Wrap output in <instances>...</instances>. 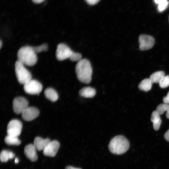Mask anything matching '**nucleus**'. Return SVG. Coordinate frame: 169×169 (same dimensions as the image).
<instances>
[{"instance_id": "f257e3e1", "label": "nucleus", "mask_w": 169, "mask_h": 169, "mask_svg": "<svg viewBox=\"0 0 169 169\" xmlns=\"http://www.w3.org/2000/svg\"><path fill=\"white\" fill-rule=\"evenodd\" d=\"M77 77L79 81L89 84L91 80L92 69L90 61L86 59H81L78 62L75 68Z\"/></svg>"}, {"instance_id": "f03ea898", "label": "nucleus", "mask_w": 169, "mask_h": 169, "mask_svg": "<svg viewBox=\"0 0 169 169\" xmlns=\"http://www.w3.org/2000/svg\"><path fill=\"white\" fill-rule=\"evenodd\" d=\"M18 60L28 66L34 65L37 61L36 53L33 47L25 46L21 48L17 53Z\"/></svg>"}, {"instance_id": "7ed1b4c3", "label": "nucleus", "mask_w": 169, "mask_h": 169, "mask_svg": "<svg viewBox=\"0 0 169 169\" xmlns=\"http://www.w3.org/2000/svg\"><path fill=\"white\" fill-rule=\"evenodd\" d=\"M130 143L127 139L122 135L117 136L110 141L108 145L110 151L114 154L121 155L129 149Z\"/></svg>"}, {"instance_id": "20e7f679", "label": "nucleus", "mask_w": 169, "mask_h": 169, "mask_svg": "<svg viewBox=\"0 0 169 169\" xmlns=\"http://www.w3.org/2000/svg\"><path fill=\"white\" fill-rule=\"evenodd\" d=\"M15 71L17 80L21 84H24L32 79L30 72L24 66L23 64L18 60L15 64Z\"/></svg>"}, {"instance_id": "39448f33", "label": "nucleus", "mask_w": 169, "mask_h": 169, "mask_svg": "<svg viewBox=\"0 0 169 169\" xmlns=\"http://www.w3.org/2000/svg\"><path fill=\"white\" fill-rule=\"evenodd\" d=\"M74 52L66 44L60 43L57 46L56 57L59 61L64 60L68 58L69 59Z\"/></svg>"}, {"instance_id": "423d86ee", "label": "nucleus", "mask_w": 169, "mask_h": 169, "mask_svg": "<svg viewBox=\"0 0 169 169\" xmlns=\"http://www.w3.org/2000/svg\"><path fill=\"white\" fill-rule=\"evenodd\" d=\"M42 86L40 83L31 79L23 84V89L26 93L35 95L39 94L42 90Z\"/></svg>"}, {"instance_id": "0eeeda50", "label": "nucleus", "mask_w": 169, "mask_h": 169, "mask_svg": "<svg viewBox=\"0 0 169 169\" xmlns=\"http://www.w3.org/2000/svg\"><path fill=\"white\" fill-rule=\"evenodd\" d=\"M22 128V124L20 121L16 119L11 120L7 125L8 135L18 137L21 134Z\"/></svg>"}, {"instance_id": "6e6552de", "label": "nucleus", "mask_w": 169, "mask_h": 169, "mask_svg": "<svg viewBox=\"0 0 169 169\" xmlns=\"http://www.w3.org/2000/svg\"><path fill=\"white\" fill-rule=\"evenodd\" d=\"M27 100L24 97H18L14 98L13 102V109L17 114H21L28 105Z\"/></svg>"}, {"instance_id": "1a4fd4ad", "label": "nucleus", "mask_w": 169, "mask_h": 169, "mask_svg": "<svg viewBox=\"0 0 169 169\" xmlns=\"http://www.w3.org/2000/svg\"><path fill=\"white\" fill-rule=\"evenodd\" d=\"M139 49L141 50H145L151 49L154 44V39L150 35L141 34L139 37Z\"/></svg>"}, {"instance_id": "9d476101", "label": "nucleus", "mask_w": 169, "mask_h": 169, "mask_svg": "<svg viewBox=\"0 0 169 169\" xmlns=\"http://www.w3.org/2000/svg\"><path fill=\"white\" fill-rule=\"evenodd\" d=\"M39 114V111L37 108L28 107L21 113L22 118L25 120L31 121L36 118Z\"/></svg>"}, {"instance_id": "9b49d317", "label": "nucleus", "mask_w": 169, "mask_h": 169, "mask_svg": "<svg viewBox=\"0 0 169 169\" xmlns=\"http://www.w3.org/2000/svg\"><path fill=\"white\" fill-rule=\"evenodd\" d=\"M60 144L58 141L53 140L51 141L43 151V154L46 156L50 157L55 156L59 147Z\"/></svg>"}, {"instance_id": "f8f14e48", "label": "nucleus", "mask_w": 169, "mask_h": 169, "mask_svg": "<svg viewBox=\"0 0 169 169\" xmlns=\"http://www.w3.org/2000/svg\"><path fill=\"white\" fill-rule=\"evenodd\" d=\"M36 149L33 144H29L24 148V153L26 157L32 161H36L38 159Z\"/></svg>"}, {"instance_id": "ddd939ff", "label": "nucleus", "mask_w": 169, "mask_h": 169, "mask_svg": "<svg viewBox=\"0 0 169 169\" xmlns=\"http://www.w3.org/2000/svg\"><path fill=\"white\" fill-rule=\"evenodd\" d=\"M51 141L49 138L44 139L40 137H36L34 139L33 144L37 150L44 151Z\"/></svg>"}, {"instance_id": "4468645a", "label": "nucleus", "mask_w": 169, "mask_h": 169, "mask_svg": "<svg viewBox=\"0 0 169 169\" xmlns=\"http://www.w3.org/2000/svg\"><path fill=\"white\" fill-rule=\"evenodd\" d=\"M95 93V90L90 87H84L81 89L79 92L80 96L85 98H92Z\"/></svg>"}, {"instance_id": "2eb2a0df", "label": "nucleus", "mask_w": 169, "mask_h": 169, "mask_svg": "<svg viewBox=\"0 0 169 169\" xmlns=\"http://www.w3.org/2000/svg\"><path fill=\"white\" fill-rule=\"evenodd\" d=\"M45 97L52 102L57 100L58 99V95L57 92L53 88H49L46 89L44 92Z\"/></svg>"}, {"instance_id": "dca6fc26", "label": "nucleus", "mask_w": 169, "mask_h": 169, "mask_svg": "<svg viewBox=\"0 0 169 169\" xmlns=\"http://www.w3.org/2000/svg\"><path fill=\"white\" fill-rule=\"evenodd\" d=\"M165 76V73L163 71H158L152 73L150 75V79L152 83L159 84Z\"/></svg>"}, {"instance_id": "f3484780", "label": "nucleus", "mask_w": 169, "mask_h": 169, "mask_svg": "<svg viewBox=\"0 0 169 169\" xmlns=\"http://www.w3.org/2000/svg\"><path fill=\"white\" fill-rule=\"evenodd\" d=\"M152 84L150 78L145 79L140 83L138 88L141 90L148 91L151 89Z\"/></svg>"}, {"instance_id": "a211bd4d", "label": "nucleus", "mask_w": 169, "mask_h": 169, "mask_svg": "<svg viewBox=\"0 0 169 169\" xmlns=\"http://www.w3.org/2000/svg\"><path fill=\"white\" fill-rule=\"evenodd\" d=\"M15 154L11 151L7 150H3L0 153V159L2 162H6L8 160L13 158Z\"/></svg>"}, {"instance_id": "6ab92c4d", "label": "nucleus", "mask_w": 169, "mask_h": 169, "mask_svg": "<svg viewBox=\"0 0 169 169\" xmlns=\"http://www.w3.org/2000/svg\"><path fill=\"white\" fill-rule=\"evenodd\" d=\"M5 142L8 145L18 146L21 143V141L18 137L7 135L4 139Z\"/></svg>"}, {"instance_id": "aec40b11", "label": "nucleus", "mask_w": 169, "mask_h": 169, "mask_svg": "<svg viewBox=\"0 0 169 169\" xmlns=\"http://www.w3.org/2000/svg\"><path fill=\"white\" fill-rule=\"evenodd\" d=\"M156 110L160 115L163 114L166 111V117L167 118L169 119V104L164 103V104H161L157 106Z\"/></svg>"}, {"instance_id": "412c9836", "label": "nucleus", "mask_w": 169, "mask_h": 169, "mask_svg": "<svg viewBox=\"0 0 169 169\" xmlns=\"http://www.w3.org/2000/svg\"><path fill=\"white\" fill-rule=\"evenodd\" d=\"M168 4V0H161L158 4V11L160 12H163L167 8Z\"/></svg>"}, {"instance_id": "4be33fe9", "label": "nucleus", "mask_w": 169, "mask_h": 169, "mask_svg": "<svg viewBox=\"0 0 169 169\" xmlns=\"http://www.w3.org/2000/svg\"><path fill=\"white\" fill-rule=\"evenodd\" d=\"M160 87L164 88L169 86V75L165 76L159 83Z\"/></svg>"}, {"instance_id": "5701e85b", "label": "nucleus", "mask_w": 169, "mask_h": 169, "mask_svg": "<svg viewBox=\"0 0 169 169\" xmlns=\"http://www.w3.org/2000/svg\"><path fill=\"white\" fill-rule=\"evenodd\" d=\"M33 48L35 52L37 53L43 51H47L48 49V47L47 44H44L39 46L33 47Z\"/></svg>"}, {"instance_id": "b1692460", "label": "nucleus", "mask_w": 169, "mask_h": 169, "mask_svg": "<svg viewBox=\"0 0 169 169\" xmlns=\"http://www.w3.org/2000/svg\"><path fill=\"white\" fill-rule=\"evenodd\" d=\"M82 55L79 53L74 52L72 55L69 58V59L72 61H79L82 59Z\"/></svg>"}, {"instance_id": "393cba45", "label": "nucleus", "mask_w": 169, "mask_h": 169, "mask_svg": "<svg viewBox=\"0 0 169 169\" xmlns=\"http://www.w3.org/2000/svg\"><path fill=\"white\" fill-rule=\"evenodd\" d=\"M160 115L156 110L153 111L151 115V121L153 123L160 119Z\"/></svg>"}, {"instance_id": "a878e982", "label": "nucleus", "mask_w": 169, "mask_h": 169, "mask_svg": "<svg viewBox=\"0 0 169 169\" xmlns=\"http://www.w3.org/2000/svg\"><path fill=\"white\" fill-rule=\"evenodd\" d=\"M161 120L160 119L158 120L153 122V126L154 129L156 131L158 130L160 127Z\"/></svg>"}, {"instance_id": "bb28decb", "label": "nucleus", "mask_w": 169, "mask_h": 169, "mask_svg": "<svg viewBox=\"0 0 169 169\" xmlns=\"http://www.w3.org/2000/svg\"><path fill=\"white\" fill-rule=\"evenodd\" d=\"M90 5H94L97 3L100 0H85Z\"/></svg>"}, {"instance_id": "cd10ccee", "label": "nucleus", "mask_w": 169, "mask_h": 169, "mask_svg": "<svg viewBox=\"0 0 169 169\" xmlns=\"http://www.w3.org/2000/svg\"><path fill=\"white\" fill-rule=\"evenodd\" d=\"M163 100L164 103L169 104V91L167 95L163 98Z\"/></svg>"}, {"instance_id": "c85d7f7f", "label": "nucleus", "mask_w": 169, "mask_h": 169, "mask_svg": "<svg viewBox=\"0 0 169 169\" xmlns=\"http://www.w3.org/2000/svg\"><path fill=\"white\" fill-rule=\"evenodd\" d=\"M164 137L166 140L169 141V129L165 133L164 135Z\"/></svg>"}, {"instance_id": "c756f323", "label": "nucleus", "mask_w": 169, "mask_h": 169, "mask_svg": "<svg viewBox=\"0 0 169 169\" xmlns=\"http://www.w3.org/2000/svg\"><path fill=\"white\" fill-rule=\"evenodd\" d=\"M65 169H82L79 168L74 167L71 166H68L66 167Z\"/></svg>"}, {"instance_id": "7c9ffc66", "label": "nucleus", "mask_w": 169, "mask_h": 169, "mask_svg": "<svg viewBox=\"0 0 169 169\" xmlns=\"http://www.w3.org/2000/svg\"><path fill=\"white\" fill-rule=\"evenodd\" d=\"M45 0H32L34 3H40L44 2Z\"/></svg>"}, {"instance_id": "2f4dec72", "label": "nucleus", "mask_w": 169, "mask_h": 169, "mask_svg": "<svg viewBox=\"0 0 169 169\" xmlns=\"http://www.w3.org/2000/svg\"><path fill=\"white\" fill-rule=\"evenodd\" d=\"M161 0H153L154 3L156 4H158Z\"/></svg>"}, {"instance_id": "473e14b6", "label": "nucleus", "mask_w": 169, "mask_h": 169, "mask_svg": "<svg viewBox=\"0 0 169 169\" xmlns=\"http://www.w3.org/2000/svg\"><path fill=\"white\" fill-rule=\"evenodd\" d=\"M18 162V159L17 158H16L15 160V163H17Z\"/></svg>"}, {"instance_id": "72a5a7b5", "label": "nucleus", "mask_w": 169, "mask_h": 169, "mask_svg": "<svg viewBox=\"0 0 169 169\" xmlns=\"http://www.w3.org/2000/svg\"><path fill=\"white\" fill-rule=\"evenodd\" d=\"M2 45V41L1 40L0 41V48H1Z\"/></svg>"}]
</instances>
